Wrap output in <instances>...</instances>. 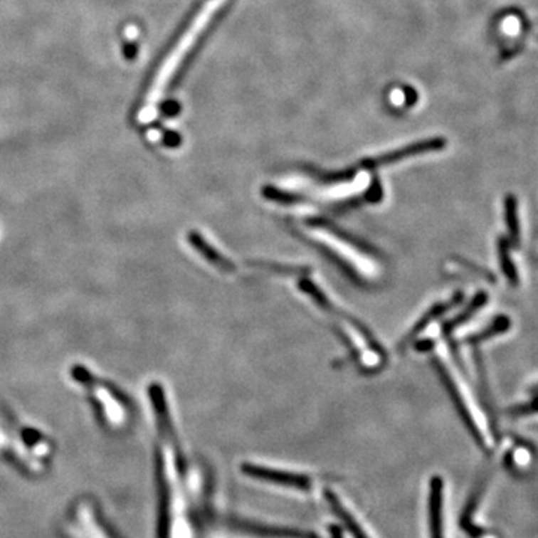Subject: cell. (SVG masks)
Instances as JSON below:
<instances>
[{
    "label": "cell",
    "mask_w": 538,
    "mask_h": 538,
    "mask_svg": "<svg viewBox=\"0 0 538 538\" xmlns=\"http://www.w3.org/2000/svg\"><path fill=\"white\" fill-rule=\"evenodd\" d=\"M505 214H507V224L510 228L512 235L515 239L519 238V223H517V205L513 196H508L505 202Z\"/></svg>",
    "instance_id": "9c48e42d"
},
{
    "label": "cell",
    "mask_w": 538,
    "mask_h": 538,
    "mask_svg": "<svg viewBox=\"0 0 538 538\" xmlns=\"http://www.w3.org/2000/svg\"><path fill=\"white\" fill-rule=\"evenodd\" d=\"M137 53H138V48H137V43H132V42H129L127 45H126V50H125V54H126V57L129 58V60H132V58H134V56H137Z\"/></svg>",
    "instance_id": "7c38bea8"
},
{
    "label": "cell",
    "mask_w": 538,
    "mask_h": 538,
    "mask_svg": "<svg viewBox=\"0 0 538 538\" xmlns=\"http://www.w3.org/2000/svg\"><path fill=\"white\" fill-rule=\"evenodd\" d=\"M507 327H508V320H507L505 317H501V319H498L495 323L492 325V327L486 329L485 332H482L480 335L474 337L473 339H485V338H489V337H492L493 334H497V332H500V331H505Z\"/></svg>",
    "instance_id": "30bf717a"
},
{
    "label": "cell",
    "mask_w": 538,
    "mask_h": 538,
    "mask_svg": "<svg viewBox=\"0 0 538 538\" xmlns=\"http://www.w3.org/2000/svg\"><path fill=\"white\" fill-rule=\"evenodd\" d=\"M459 299H460V295H456L455 297L450 299V301L441 302V304H438V305H436V307H432V308L425 314V316L416 323V326H414V327L411 329V331L408 332V335H406V338H404V341L399 344V349H404V347H406V344L410 342L413 338H416V337L418 335V332H422L423 329H425L432 320H436L437 317L441 316L443 312H445L447 310H450L452 307H455V305L459 302Z\"/></svg>",
    "instance_id": "52a82bcc"
},
{
    "label": "cell",
    "mask_w": 538,
    "mask_h": 538,
    "mask_svg": "<svg viewBox=\"0 0 538 538\" xmlns=\"http://www.w3.org/2000/svg\"><path fill=\"white\" fill-rule=\"evenodd\" d=\"M68 528L69 534L75 538H112L95 516L92 508L87 505L75 508L73 517L70 516L68 522Z\"/></svg>",
    "instance_id": "3957f363"
},
{
    "label": "cell",
    "mask_w": 538,
    "mask_h": 538,
    "mask_svg": "<svg viewBox=\"0 0 538 538\" xmlns=\"http://www.w3.org/2000/svg\"><path fill=\"white\" fill-rule=\"evenodd\" d=\"M326 500H327L329 504H331L332 510L337 513V516L341 519V522L350 531L353 538H368L366 532L361 528V525H359L357 520L353 517V515L347 510V508L342 505V502L338 500V497L335 495L334 492L326 490Z\"/></svg>",
    "instance_id": "ba28073f"
},
{
    "label": "cell",
    "mask_w": 538,
    "mask_h": 538,
    "mask_svg": "<svg viewBox=\"0 0 538 538\" xmlns=\"http://www.w3.org/2000/svg\"><path fill=\"white\" fill-rule=\"evenodd\" d=\"M332 534H334V538H341V532L338 528H332Z\"/></svg>",
    "instance_id": "4fadbf2b"
},
{
    "label": "cell",
    "mask_w": 538,
    "mask_h": 538,
    "mask_svg": "<svg viewBox=\"0 0 538 538\" xmlns=\"http://www.w3.org/2000/svg\"><path fill=\"white\" fill-rule=\"evenodd\" d=\"M444 480L432 477L429 483V527L431 538H444Z\"/></svg>",
    "instance_id": "5b68a950"
},
{
    "label": "cell",
    "mask_w": 538,
    "mask_h": 538,
    "mask_svg": "<svg viewBox=\"0 0 538 538\" xmlns=\"http://www.w3.org/2000/svg\"><path fill=\"white\" fill-rule=\"evenodd\" d=\"M537 391H538V389H537Z\"/></svg>",
    "instance_id": "5bb4252c"
},
{
    "label": "cell",
    "mask_w": 538,
    "mask_h": 538,
    "mask_svg": "<svg viewBox=\"0 0 538 538\" xmlns=\"http://www.w3.org/2000/svg\"><path fill=\"white\" fill-rule=\"evenodd\" d=\"M501 262H502V268H504L507 277L510 278L512 281H516V269L513 268V265L510 263V259H508V256H507L505 243L501 244Z\"/></svg>",
    "instance_id": "8fae6325"
},
{
    "label": "cell",
    "mask_w": 538,
    "mask_h": 538,
    "mask_svg": "<svg viewBox=\"0 0 538 538\" xmlns=\"http://www.w3.org/2000/svg\"><path fill=\"white\" fill-rule=\"evenodd\" d=\"M223 4H224V0H208L205 6L198 12L196 17H194L193 23L189 26V28L186 30L184 35L181 36V39L178 41V43L175 45V48L172 50V53L167 58V62H164L163 66L160 68L159 75L154 80V84L152 87V92H149V97H148L149 105L147 108H144V111L139 115L141 122H149V120L154 117V114H156L154 103L160 97L164 85H167V83L171 80V77L174 75L175 69L178 68V65L183 62V58L190 51V48L193 47V43L196 42V39L201 35L202 30L206 27L209 20L213 19V15L218 11V8Z\"/></svg>",
    "instance_id": "6da1fadb"
},
{
    "label": "cell",
    "mask_w": 538,
    "mask_h": 538,
    "mask_svg": "<svg viewBox=\"0 0 538 538\" xmlns=\"http://www.w3.org/2000/svg\"><path fill=\"white\" fill-rule=\"evenodd\" d=\"M243 473L250 477L258 478V480H265V482L275 483L280 486H288V487H295V489H308L311 486V480L307 475L253 465V463H244Z\"/></svg>",
    "instance_id": "277c9868"
},
{
    "label": "cell",
    "mask_w": 538,
    "mask_h": 538,
    "mask_svg": "<svg viewBox=\"0 0 538 538\" xmlns=\"http://www.w3.org/2000/svg\"><path fill=\"white\" fill-rule=\"evenodd\" d=\"M444 147H445V141L441 138H432V139H426L421 142H414L406 147H401L398 149H394V152H389L386 154H380L377 157L368 159L364 162V167L368 169H376V168L384 167V164L401 162L404 159L414 157V156L429 153V152H437V149H441Z\"/></svg>",
    "instance_id": "7a4b0ae2"
},
{
    "label": "cell",
    "mask_w": 538,
    "mask_h": 538,
    "mask_svg": "<svg viewBox=\"0 0 538 538\" xmlns=\"http://www.w3.org/2000/svg\"><path fill=\"white\" fill-rule=\"evenodd\" d=\"M189 241H190V244H193V247L196 248V250L202 254V256H204L209 263H211V265H214V266L223 269V271H233V269H235L233 263H232L229 259H226L224 256H221V254H220L217 250H214V248H213L211 246H209V244L205 241V239H204L202 236H199L198 233H194V232L190 233V235H189Z\"/></svg>",
    "instance_id": "8992f818"
}]
</instances>
